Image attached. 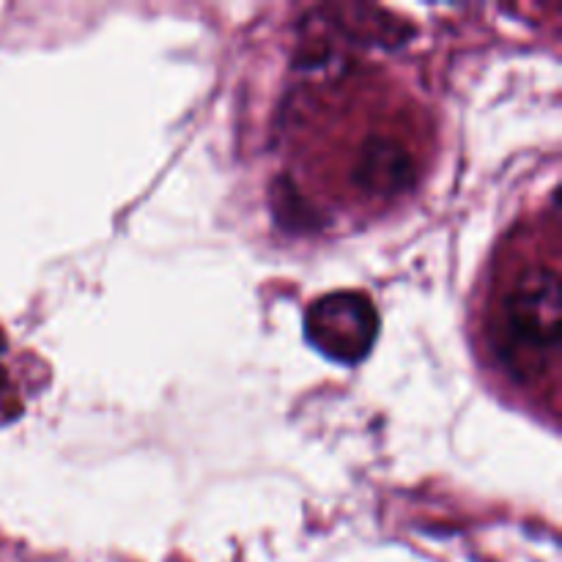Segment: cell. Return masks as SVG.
<instances>
[{
    "mask_svg": "<svg viewBox=\"0 0 562 562\" xmlns=\"http://www.w3.org/2000/svg\"><path fill=\"white\" fill-rule=\"evenodd\" d=\"M494 344L521 382L554 371L560 357V278L552 263L516 272L494 311Z\"/></svg>",
    "mask_w": 562,
    "mask_h": 562,
    "instance_id": "cell-1",
    "label": "cell"
},
{
    "mask_svg": "<svg viewBox=\"0 0 562 562\" xmlns=\"http://www.w3.org/2000/svg\"><path fill=\"white\" fill-rule=\"evenodd\" d=\"M305 335L324 357L355 366L376 344L379 313L368 296L335 291L313 302L305 316Z\"/></svg>",
    "mask_w": 562,
    "mask_h": 562,
    "instance_id": "cell-2",
    "label": "cell"
},
{
    "mask_svg": "<svg viewBox=\"0 0 562 562\" xmlns=\"http://www.w3.org/2000/svg\"><path fill=\"white\" fill-rule=\"evenodd\" d=\"M412 176H415V165H412L409 148L387 135H376L366 140L362 151L357 154L355 168H351V181L366 195L379 198H390L395 192L406 190Z\"/></svg>",
    "mask_w": 562,
    "mask_h": 562,
    "instance_id": "cell-3",
    "label": "cell"
}]
</instances>
